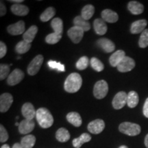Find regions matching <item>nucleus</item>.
I'll return each mask as SVG.
<instances>
[{
	"label": "nucleus",
	"mask_w": 148,
	"mask_h": 148,
	"mask_svg": "<svg viewBox=\"0 0 148 148\" xmlns=\"http://www.w3.org/2000/svg\"><path fill=\"white\" fill-rule=\"evenodd\" d=\"M127 94L124 91H120L116 93L112 101L113 108L116 110H119L124 107L127 103Z\"/></svg>",
	"instance_id": "6"
},
{
	"label": "nucleus",
	"mask_w": 148,
	"mask_h": 148,
	"mask_svg": "<svg viewBox=\"0 0 148 148\" xmlns=\"http://www.w3.org/2000/svg\"><path fill=\"white\" fill-rule=\"evenodd\" d=\"M90 140H91V136L90 134H88V133H83L79 137L74 138L72 143L75 148H80L83 144L89 142Z\"/></svg>",
	"instance_id": "24"
},
{
	"label": "nucleus",
	"mask_w": 148,
	"mask_h": 148,
	"mask_svg": "<svg viewBox=\"0 0 148 148\" xmlns=\"http://www.w3.org/2000/svg\"><path fill=\"white\" fill-rule=\"evenodd\" d=\"M143 114L145 117L148 118V97L147 98L145 101V103H144L143 108Z\"/></svg>",
	"instance_id": "41"
},
{
	"label": "nucleus",
	"mask_w": 148,
	"mask_h": 148,
	"mask_svg": "<svg viewBox=\"0 0 148 148\" xmlns=\"http://www.w3.org/2000/svg\"><path fill=\"white\" fill-rule=\"evenodd\" d=\"M144 143H145V145L146 146V147L148 148V134L146 135L145 140H144Z\"/></svg>",
	"instance_id": "44"
},
{
	"label": "nucleus",
	"mask_w": 148,
	"mask_h": 148,
	"mask_svg": "<svg viewBox=\"0 0 148 148\" xmlns=\"http://www.w3.org/2000/svg\"><path fill=\"white\" fill-rule=\"evenodd\" d=\"M38 32V27L36 25H32L27 30L24 32L23 35V40L29 43H31L35 38V36Z\"/></svg>",
	"instance_id": "25"
},
{
	"label": "nucleus",
	"mask_w": 148,
	"mask_h": 148,
	"mask_svg": "<svg viewBox=\"0 0 148 148\" xmlns=\"http://www.w3.org/2000/svg\"><path fill=\"white\" fill-rule=\"evenodd\" d=\"M8 133L7 132L6 130L3 125H0V142L1 143H4L8 139Z\"/></svg>",
	"instance_id": "39"
},
{
	"label": "nucleus",
	"mask_w": 148,
	"mask_h": 148,
	"mask_svg": "<svg viewBox=\"0 0 148 148\" xmlns=\"http://www.w3.org/2000/svg\"><path fill=\"white\" fill-rule=\"evenodd\" d=\"M21 112L25 119L28 120H33L36 114V111L35 110L34 106L29 102L25 103L23 105L21 108Z\"/></svg>",
	"instance_id": "12"
},
{
	"label": "nucleus",
	"mask_w": 148,
	"mask_h": 148,
	"mask_svg": "<svg viewBox=\"0 0 148 148\" xmlns=\"http://www.w3.org/2000/svg\"><path fill=\"white\" fill-rule=\"evenodd\" d=\"M138 45L140 48H145L148 46V29H145L140 34Z\"/></svg>",
	"instance_id": "35"
},
{
	"label": "nucleus",
	"mask_w": 148,
	"mask_h": 148,
	"mask_svg": "<svg viewBox=\"0 0 148 148\" xmlns=\"http://www.w3.org/2000/svg\"><path fill=\"white\" fill-rule=\"evenodd\" d=\"M94 29L95 32L98 35H103L107 32L108 27L106 22L103 21L101 18H97L94 21L93 23Z\"/></svg>",
	"instance_id": "19"
},
{
	"label": "nucleus",
	"mask_w": 148,
	"mask_h": 148,
	"mask_svg": "<svg viewBox=\"0 0 148 148\" xmlns=\"http://www.w3.org/2000/svg\"><path fill=\"white\" fill-rule=\"evenodd\" d=\"M105 127V123L102 119H95L90 122L88 125V130L94 134H98L103 130Z\"/></svg>",
	"instance_id": "11"
},
{
	"label": "nucleus",
	"mask_w": 148,
	"mask_h": 148,
	"mask_svg": "<svg viewBox=\"0 0 148 148\" xmlns=\"http://www.w3.org/2000/svg\"><path fill=\"white\" fill-rule=\"evenodd\" d=\"M94 12H95V7L92 5L88 4L85 5L82 8V12H81V16L84 18L85 20L88 21L90 18L93 16Z\"/></svg>",
	"instance_id": "30"
},
{
	"label": "nucleus",
	"mask_w": 148,
	"mask_h": 148,
	"mask_svg": "<svg viewBox=\"0 0 148 148\" xmlns=\"http://www.w3.org/2000/svg\"><path fill=\"white\" fill-rule=\"evenodd\" d=\"M10 2H14V3H21L23 2V0H10Z\"/></svg>",
	"instance_id": "45"
},
{
	"label": "nucleus",
	"mask_w": 148,
	"mask_h": 148,
	"mask_svg": "<svg viewBox=\"0 0 148 148\" xmlns=\"http://www.w3.org/2000/svg\"><path fill=\"white\" fill-rule=\"evenodd\" d=\"M90 66H91L92 69L96 71L97 72L102 71L103 69H104V65H103V64L97 58H95V57L92 58L90 59Z\"/></svg>",
	"instance_id": "34"
},
{
	"label": "nucleus",
	"mask_w": 148,
	"mask_h": 148,
	"mask_svg": "<svg viewBox=\"0 0 148 148\" xmlns=\"http://www.w3.org/2000/svg\"><path fill=\"white\" fill-rule=\"evenodd\" d=\"M24 78V73L19 69H14L7 79V83L10 86H14L21 82Z\"/></svg>",
	"instance_id": "10"
},
{
	"label": "nucleus",
	"mask_w": 148,
	"mask_h": 148,
	"mask_svg": "<svg viewBox=\"0 0 148 148\" xmlns=\"http://www.w3.org/2000/svg\"><path fill=\"white\" fill-rule=\"evenodd\" d=\"M108 92V85L105 80L98 81L95 83L93 88L94 96L98 99H101L106 97Z\"/></svg>",
	"instance_id": "4"
},
{
	"label": "nucleus",
	"mask_w": 148,
	"mask_h": 148,
	"mask_svg": "<svg viewBox=\"0 0 148 148\" xmlns=\"http://www.w3.org/2000/svg\"><path fill=\"white\" fill-rule=\"evenodd\" d=\"M138 101H139V97H138L137 92L134 90L130 91L127 94V104L128 107L131 108H134L138 105Z\"/></svg>",
	"instance_id": "26"
},
{
	"label": "nucleus",
	"mask_w": 148,
	"mask_h": 148,
	"mask_svg": "<svg viewBox=\"0 0 148 148\" xmlns=\"http://www.w3.org/2000/svg\"><path fill=\"white\" fill-rule=\"evenodd\" d=\"M25 23L23 21H19L16 23L10 25L8 27V32L11 35L16 36L21 34H24L25 32Z\"/></svg>",
	"instance_id": "14"
},
{
	"label": "nucleus",
	"mask_w": 148,
	"mask_h": 148,
	"mask_svg": "<svg viewBox=\"0 0 148 148\" xmlns=\"http://www.w3.org/2000/svg\"><path fill=\"white\" fill-rule=\"evenodd\" d=\"M62 38V34H57L56 32L51 33V34H48L45 38V41L48 44H51V45H53V44L57 43L59 42V40Z\"/></svg>",
	"instance_id": "33"
},
{
	"label": "nucleus",
	"mask_w": 148,
	"mask_h": 148,
	"mask_svg": "<svg viewBox=\"0 0 148 148\" xmlns=\"http://www.w3.org/2000/svg\"><path fill=\"white\" fill-rule=\"evenodd\" d=\"M1 148H10V147L8 145H7V144H5V145H3L2 146H1Z\"/></svg>",
	"instance_id": "46"
},
{
	"label": "nucleus",
	"mask_w": 148,
	"mask_h": 148,
	"mask_svg": "<svg viewBox=\"0 0 148 148\" xmlns=\"http://www.w3.org/2000/svg\"><path fill=\"white\" fill-rule=\"evenodd\" d=\"M7 52V47L4 42H0V58H2L5 56Z\"/></svg>",
	"instance_id": "40"
},
{
	"label": "nucleus",
	"mask_w": 148,
	"mask_h": 148,
	"mask_svg": "<svg viewBox=\"0 0 148 148\" xmlns=\"http://www.w3.org/2000/svg\"><path fill=\"white\" fill-rule=\"evenodd\" d=\"M36 118L38 124L42 128L50 127L53 123L52 114L45 108H40L36 110Z\"/></svg>",
	"instance_id": "2"
},
{
	"label": "nucleus",
	"mask_w": 148,
	"mask_h": 148,
	"mask_svg": "<svg viewBox=\"0 0 148 148\" xmlns=\"http://www.w3.org/2000/svg\"><path fill=\"white\" fill-rule=\"evenodd\" d=\"M101 17L105 22L108 23H115L119 19L118 14L114 11L110 10V9H106L101 12Z\"/></svg>",
	"instance_id": "17"
},
{
	"label": "nucleus",
	"mask_w": 148,
	"mask_h": 148,
	"mask_svg": "<svg viewBox=\"0 0 148 148\" xmlns=\"http://www.w3.org/2000/svg\"><path fill=\"white\" fill-rule=\"evenodd\" d=\"M82 84V79L81 75L77 73H73L66 77L64 82V88L66 92L70 93L76 92L79 90Z\"/></svg>",
	"instance_id": "1"
},
{
	"label": "nucleus",
	"mask_w": 148,
	"mask_h": 148,
	"mask_svg": "<svg viewBox=\"0 0 148 148\" xmlns=\"http://www.w3.org/2000/svg\"><path fill=\"white\" fill-rule=\"evenodd\" d=\"M125 57V53L124 51L117 50L115 51L110 56V58H109V62H110V65L113 66V67H116Z\"/></svg>",
	"instance_id": "18"
},
{
	"label": "nucleus",
	"mask_w": 148,
	"mask_h": 148,
	"mask_svg": "<svg viewBox=\"0 0 148 148\" xmlns=\"http://www.w3.org/2000/svg\"><path fill=\"white\" fill-rule=\"evenodd\" d=\"M119 148H128V147H127V146H125V145H121V146H120Z\"/></svg>",
	"instance_id": "47"
},
{
	"label": "nucleus",
	"mask_w": 148,
	"mask_h": 148,
	"mask_svg": "<svg viewBox=\"0 0 148 148\" xmlns=\"http://www.w3.org/2000/svg\"><path fill=\"white\" fill-rule=\"evenodd\" d=\"M5 13H6V8H5V4L3 3V2L1 1V3H0V16H4Z\"/></svg>",
	"instance_id": "42"
},
{
	"label": "nucleus",
	"mask_w": 148,
	"mask_h": 148,
	"mask_svg": "<svg viewBox=\"0 0 148 148\" xmlns=\"http://www.w3.org/2000/svg\"><path fill=\"white\" fill-rule=\"evenodd\" d=\"M66 120L75 127L81 126L82 123L81 116L76 112H71L68 113L66 115Z\"/></svg>",
	"instance_id": "22"
},
{
	"label": "nucleus",
	"mask_w": 148,
	"mask_h": 148,
	"mask_svg": "<svg viewBox=\"0 0 148 148\" xmlns=\"http://www.w3.org/2000/svg\"><path fill=\"white\" fill-rule=\"evenodd\" d=\"M73 23L75 26H77L81 28L84 32H87L90 29V25L89 22L85 20L82 16H77L73 19Z\"/></svg>",
	"instance_id": "23"
},
{
	"label": "nucleus",
	"mask_w": 148,
	"mask_h": 148,
	"mask_svg": "<svg viewBox=\"0 0 148 148\" xmlns=\"http://www.w3.org/2000/svg\"><path fill=\"white\" fill-rule=\"evenodd\" d=\"M31 47V43H29L25 40H21L16 44L15 47V50L18 53H25L29 50Z\"/></svg>",
	"instance_id": "31"
},
{
	"label": "nucleus",
	"mask_w": 148,
	"mask_h": 148,
	"mask_svg": "<svg viewBox=\"0 0 148 148\" xmlns=\"http://www.w3.org/2000/svg\"><path fill=\"white\" fill-rule=\"evenodd\" d=\"M56 14V10L53 7H49L44 11L40 16V20L42 22H46L51 19Z\"/></svg>",
	"instance_id": "32"
},
{
	"label": "nucleus",
	"mask_w": 148,
	"mask_h": 148,
	"mask_svg": "<svg viewBox=\"0 0 148 148\" xmlns=\"http://www.w3.org/2000/svg\"><path fill=\"white\" fill-rule=\"evenodd\" d=\"M127 9L132 14H140L144 11V5L136 1H131L127 4Z\"/></svg>",
	"instance_id": "20"
},
{
	"label": "nucleus",
	"mask_w": 148,
	"mask_h": 148,
	"mask_svg": "<svg viewBox=\"0 0 148 148\" xmlns=\"http://www.w3.org/2000/svg\"><path fill=\"white\" fill-rule=\"evenodd\" d=\"M48 66L52 69H56L60 71H64L65 69H64V65L62 64L60 62H58L54 60H49L48 62Z\"/></svg>",
	"instance_id": "38"
},
{
	"label": "nucleus",
	"mask_w": 148,
	"mask_h": 148,
	"mask_svg": "<svg viewBox=\"0 0 148 148\" xmlns=\"http://www.w3.org/2000/svg\"><path fill=\"white\" fill-rule=\"evenodd\" d=\"M135 65H136L135 61L132 58L125 56L116 67H117L119 71L122 72V73H125V72L132 71L135 67Z\"/></svg>",
	"instance_id": "8"
},
{
	"label": "nucleus",
	"mask_w": 148,
	"mask_h": 148,
	"mask_svg": "<svg viewBox=\"0 0 148 148\" xmlns=\"http://www.w3.org/2000/svg\"><path fill=\"white\" fill-rule=\"evenodd\" d=\"M119 131L123 134L128 136H137L141 132V128L139 125L131 122H123L119 126Z\"/></svg>",
	"instance_id": "3"
},
{
	"label": "nucleus",
	"mask_w": 148,
	"mask_h": 148,
	"mask_svg": "<svg viewBox=\"0 0 148 148\" xmlns=\"http://www.w3.org/2000/svg\"><path fill=\"white\" fill-rule=\"evenodd\" d=\"M13 102V97L8 92L1 94L0 96V112H5L10 109Z\"/></svg>",
	"instance_id": "7"
},
{
	"label": "nucleus",
	"mask_w": 148,
	"mask_h": 148,
	"mask_svg": "<svg viewBox=\"0 0 148 148\" xmlns=\"http://www.w3.org/2000/svg\"><path fill=\"white\" fill-rule=\"evenodd\" d=\"M35 123L33 120L23 119L18 125V132L22 134H27L34 130Z\"/></svg>",
	"instance_id": "13"
},
{
	"label": "nucleus",
	"mask_w": 148,
	"mask_h": 148,
	"mask_svg": "<svg viewBox=\"0 0 148 148\" xmlns=\"http://www.w3.org/2000/svg\"><path fill=\"white\" fill-rule=\"evenodd\" d=\"M51 26L54 32L59 34H62L63 32V22L60 18H54L51 22Z\"/></svg>",
	"instance_id": "29"
},
{
	"label": "nucleus",
	"mask_w": 148,
	"mask_h": 148,
	"mask_svg": "<svg viewBox=\"0 0 148 148\" xmlns=\"http://www.w3.org/2000/svg\"><path fill=\"white\" fill-rule=\"evenodd\" d=\"M89 64V60L86 56H82L76 62V67L79 70H84L87 68Z\"/></svg>",
	"instance_id": "36"
},
{
	"label": "nucleus",
	"mask_w": 148,
	"mask_h": 148,
	"mask_svg": "<svg viewBox=\"0 0 148 148\" xmlns=\"http://www.w3.org/2000/svg\"><path fill=\"white\" fill-rule=\"evenodd\" d=\"M97 45L106 53L112 52L115 49V45L114 42L106 38H101L98 40Z\"/></svg>",
	"instance_id": "16"
},
{
	"label": "nucleus",
	"mask_w": 148,
	"mask_h": 148,
	"mask_svg": "<svg viewBox=\"0 0 148 148\" xmlns=\"http://www.w3.org/2000/svg\"><path fill=\"white\" fill-rule=\"evenodd\" d=\"M43 60L44 58L42 55H38L31 61L27 67V73L29 75H34L38 73L43 62Z\"/></svg>",
	"instance_id": "5"
},
{
	"label": "nucleus",
	"mask_w": 148,
	"mask_h": 148,
	"mask_svg": "<svg viewBox=\"0 0 148 148\" xmlns=\"http://www.w3.org/2000/svg\"><path fill=\"white\" fill-rule=\"evenodd\" d=\"M12 148H23V146L21 145V143H16L15 144H14L13 146H12Z\"/></svg>",
	"instance_id": "43"
},
{
	"label": "nucleus",
	"mask_w": 148,
	"mask_h": 148,
	"mask_svg": "<svg viewBox=\"0 0 148 148\" xmlns=\"http://www.w3.org/2000/svg\"><path fill=\"white\" fill-rule=\"evenodd\" d=\"M11 11L15 15L25 16L29 13V8L26 5L15 3L11 6Z\"/></svg>",
	"instance_id": "21"
},
{
	"label": "nucleus",
	"mask_w": 148,
	"mask_h": 148,
	"mask_svg": "<svg viewBox=\"0 0 148 148\" xmlns=\"http://www.w3.org/2000/svg\"><path fill=\"white\" fill-rule=\"evenodd\" d=\"M147 25V21L145 19H140L133 22L130 27V32L136 34L142 33L145 29Z\"/></svg>",
	"instance_id": "15"
},
{
	"label": "nucleus",
	"mask_w": 148,
	"mask_h": 148,
	"mask_svg": "<svg viewBox=\"0 0 148 148\" xmlns=\"http://www.w3.org/2000/svg\"><path fill=\"white\" fill-rule=\"evenodd\" d=\"M36 143V137L34 135H26L21 138V144L23 148H32Z\"/></svg>",
	"instance_id": "28"
},
{
	"label": "nucleus",
	"mask_w": 148,
	"mask_h": 148,
	"mask_svg": "<svg viewBox=\"0 0 148 148\" xmlns=\"http://www.w3.org/2000/svg\"><path fill=\"white\" fill-rule=\"evenodd\" d=\"M84 31L79 27L75 26L72 27L70 28L67 32V34L70 39L71 40V41L73 43H79L81 41V40L82 39L83 36H84Z\"/></svg>",
	"instance_id": "9"
},
{
	"label": "nucleus",
	"mask_w": 148,
	"mask_h": 148,
	"mask_svg": "<svg viewBox=\"0 0 148 148\" xmlns=\"http://www.w3.org/2000/svg\"><path fill=\"white\" fill-rule=\"evenodd\" d=\"M56 139L58 141L64 143V142H66L67 140H69L70 134L69 131L66 128L60 127V128H59L57 130L56 133Z\"/></svg>",
	"instance_id": "27"
},
{
	"label": "nucleus",
	"mask_w": 148,
	"mask_h": 148,
	"mask_svg": "<svg viewBox=\"0 0 148 148\" xmlns=\"http://www.w3.org/2000/svg\"><path fill=\"white\" fill-rule=\"evenodd\" d=\"M9 72H10V66L8 64H1L0 65V79L3 80L6 77H8L10 75Z\"/></svg>",
	"instance_id": "37"
}]
</instances>
